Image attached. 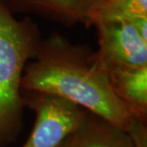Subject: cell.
<instances>
[{"instance_id": "obj_11", "label": "cell", "mask_w": 147, "mask_h": 147, "mask_svg": "<svg viewBox=\"0 0 147 147\" xmlns=\"http://www.w3.org/2000/svg\"><path fill=\"white\" fill-rule=\"evenodd\" d=\"M99 1H100V0H98V2H96V4H98V3Z\"/></svg>"}, {"instance_id": "obj_6", "label": "cell", "mask_w": 147, "mask_h": 147, "mask_svg": "<svg viewBox=\"0 0 147 147\" xmlns=\"http://www.w3.org/2000/svg\"><path fill=\"white\" fill-rule=\"evenodd\" d=\"M110 86L134 119L147 123V66L107 72Z\"/></svg>"}, {"instance_id": "obj_2", "label": "cell", "mask_w": 147, "mask_h": 147, "mask_svg": "<svg viewBox=\"0 0 147 147\" xmlns=\"http://www.w3.org/2000/svg\"><path fill=\"white\" fill-rule=\"evenodd\" d=\"M41 39L32 19H16L0 1V147L16 142L22 129V76Z\"/></svg>"}, {"instance_id": "obj_9", "label": "cell", "mask_w": 147, "mask_h": 147, "mask_svg": "<svg viewBox=\"0 0 147 147\" xmlns=\"http://www.w3.org/2000/svg\"><path fill=\"white\" fill-rule=\"evenodd\" d=\"M127 133L135 147H147V123L135 119Z\"/></svg>"}, {"instance_id": "obj_7", "label": "cell", "mask_w": 147, "mask_h": 147, "mask_svg": "<svg viewBox=\"0 0 147 147\" xmlns=\"http://www.w3.org/2000/svg\"><path fill=\"white\" fill-rule=\"evenodd\" d=\"M59 147H135L127 132L86 111Z\"/></svg>"}, {"instance_id": "obj_1", "label": "cell", "mask_w": 147, "mask_h": 147, "mask_svg": "<svg viewBox=\"0 0 147 147\" xmlns=\"http://www.w3.org/2000/svg\"><path fill=\"white\" fill-rule=\"evenodd\" d=\"M22 91L53 95L128 132L134 119L110 86L96 52L53 33L42 38L22 76Z\"/></svg>"}, {"instance_id": "obj_4", "label": "cell", "mask_w": 147, "mask_h": 147, "mask_svg": "<svg viewBox=\"0 0 147 147\" xmlns=\"http://www.w3.org/2000/svg\"><path fill=\"white\" fill-rule=\"evenodd\" d=\"M95 27L98 37L96 57L106 73L117 68L147 66V40L129 21L100 22Z\"/></svg>"}, {"instance_id": "obj_3", "label": "cell", "mask_w": 147, "mask_h": 147, "mask_svg": "<svg viewBox=\"0 0 147 147\" xmlns=\"http://www.w3.org/2000/svg\"><path fill=\"white\" fill-rule=\"evenodd\" d=\"M25 107L34 114L30 136L21 147H59L80 123L86 110L49 94L22 91Z\"/></svg>"}, {"instance_id": "obj_10", "label": "cell", "mask_w": 147, "mask_h": 147, "mask_svg": "<svg viewBox=\"0 0 147 147\" xmlns=\"http://www.w3.org/2000/svg\"><path fill=\"white\" fill-rule=\"evenodd\" d=\"M129 22L133 25L140 36L143 39L147 40V17H138V18L129 20Z\"/></svg>"}, {"instance_id": "obj_5", "label": "cell", "mask_w": 147, "mask_h": 147, "mask_svg": "<svg viewBox=\"0 0 147 147\" xmlns=\"http://www.w3.org/2000/svg\"><path fill=\"white\" fill-rule=\"evenodd\" d=\"M11 13H31L66 27L83 24L90 27L98 0H0Z\"/></svg>"}, {"instance_id": "obj_8", "label": "cell", "mask_w": 147, "mask_h": 147, "mask_svg": "<svg viewBox=\"0 0 147 147\" xmlns=\"http://www.w3.org/2000/svg\"><path fill=\"white\" fill-rule=\"evenodd\" d=\"M138 17H147V0H100L93 10L90 26Z\"/></svg>"}]
</instances>
